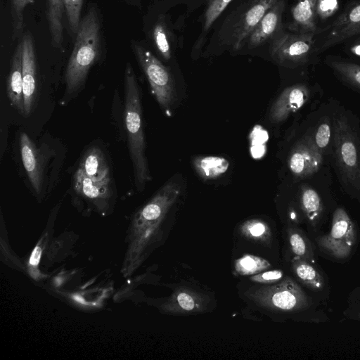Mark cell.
Returning <instances> with one entry per match:
<instances>
[{
    "mask_svg": "<svg viewBox=\"0 0 360 360\" xmlns=\"http://www.w3.org/2000/svg\"><path fill=\"white\" fill-rule=\"evenodd\" d=\"M293 192L288 204V224H304L311 238L330 221L333 211L338 204L333 191L332 168L301 179H292Z\"/></svg>",
    "mask_w": 360,
    "mask_h": 360,
    "instance_id": "1",
    "label": "cell"
},
{
    "mask_svg": "<svg viewBox=\"0 0 360 360\" xmlns=\"http://www.w3.org/2000/svg\"><path fill=\"white\" fill-rule=\"evenodd\" d=\"M177 178L167 181L131 219L126 236V250L121 273L129 277L141 266L154 241L156 229L179 196L181 187Z\"/></svg>",
    "mask_w": 360,
    "mask_h": 360,
    "instance_id": "2",
    "label": "cell"
},
{
    "mask_svg": "<svg viewBox=\"0 0 360 360\" xmlns=\"http://www.w3.org/2000/svg\"><path fill=\"white\" fill-rule=\"evenodd\" d=\"M330 167L342 192L360 204V120L340 101L334 112Z\"/></svg>",
    "mask_w": 360,
    "mask_h": 360,
    "instance_id": "3",
    "label": "cell"
},
{
    "mask_svg": "<svg viewBox=\"0 0 360 360\" xmlns=\"http://www.w3.org/2000/svg\"><path fill=\"white\" fill-rule=\"evenodd\" d=\"M124 118L134 184L137 190L142 191L151 180V176L146 155L141 92L129 63H127L124 71Z\"/></svg>",
    "mask_w": 360,
    "mask_h": 360,
    "instance_id": "4",
    "label": "cell"
},
{
    "mask_svg": "<svg viewBox=\"0 0 360 360\" xmlns=\"http://www.w3.org/2000/svg\"><path fill=\"white\" fill-rule=\"evenodd\" d=\"M101 27L97 12L91 8L82 20L65 72V94L76 92L97 60L101 48Z\"/></svg>",
    "mask_w": 360,
    "mask_h": 360,
    "instance_id": "5",
    "label": "cell"
},
{
    "mask_svg": "<svg viewBox=\"0 0 360 360\" xmlns=\"http://www.w3.org/2000/svg\"><path fill=\"white\" fill-rule=\"evenodd\" d=\"M311 238L319 255L325 259L343 264L356 253L360 242V231L345 207L338 204L331 214L328 231H321Z\"/></svg>",
    "mask_w": 360,
    "mask_h": 360,
    "instance_id": "6",
    "label": "cell"
},
{
    "mask_svg": "<svg viewBox=\"0 0 360 360\" xmlns=\"http://www.w3.org/2000/svg\"><path fill=\"white\" fill-rule=\"evenodd\" d=\"M323 96V90L318 83L301 81L288 86L270 108V122L281 124L307 106L316 107L321 103Z\"/></svg>",
    "mask_w": 360,
    "mask_h": 360,
    "instance_id": "7",
    "label": "cell"
},
{
    "mask_svg": "<svg viewBox=\"0 0 360 360\" xmlns=\"http://www.w3.org/2000/svg\"><path fill=\"white\" fill-rule=\"evenodd\" d=\"M286 166L291 179L307 178L330 166L316 147L304 122L289 148Z\"/></svg>",
    "mask_w": 360,
    "mask_h": 360,
    "instance_id": "8",
    "label": "cell"
},
{
    "mask_svg": "<svg viewBox=\"0 0 360 360\" xmlns=\"http://www.w3.org/2000/svg\"><path fill=\"white\" fill-rule=\"evenodd\" d=\"M132 47L158 103L166 113L169 112L175 101L174 82L171 72L142 46L135 43Z\"/></svg>",
    "mask_w": 360,
    "mask_h": 360,
    "instance_id": "9",
    "label": "cell"
},
{
    "mask_svg": "<svg viewBox=\"0 0 360 360\" xmlns=\"http://www.w3.org/2000/svg\"><path fill=\"white\" fill-rule=\"evenodd\" d=\"M314 33H287L283 31L270 43L271 58L278 64L295 68L307 65L310 61Z\"/></svg>",
    "mask_w": 360,
    "mask_h": 360,
    "instance_id": "10",
    "label": "cell"
},
{
    "mask_svg": "<svg viewBox=\"0 0 360 360\" xmlns=\"http://www.w3.org/2000/svg\"><path fill=\"white\" fill-rule=\"evenodd\" d=\"M338 103L339 101L334 98L321 101L309 112L304 122L316 147L330 165L333 141L334 112Z\"/></svg>",
    "mask_w": 360,
    "mask_h": 360,
    "instance_id": "11",
    "label": "cell"
},
{
    "mask_svg": "<svg viewBox=\"0 0 360 360\" xmlns=\"http://www.w3.org/2000/svg\"><path fill=\"white\" fill-rule=\"evenodd\" d=\"M288 262L296 282L321 304L326 303L330 287L328 276L319 263L297 257L288 258Z\"/></svg>",
    "mask_w": 360,
    "mask_h": 360,
    "instance_id": "12",
    "label": "cell"
},
{
    "mask_svg": "<svg viewBox=\"0 0 360 360\" xmlns=\"http://www.w3.org/2000/svg\"><path fill=\"white\" fill-rule=\"evenodd\" d=\"M278 0H251L237 17L229 32L228 45L240 50L266 11Z\"/></svg>",
    "mask_w": 360,
    "mask_h": 360,
    "instance_id": "13",
    "label": "cell"
},
{
    "mask_svg": "<svg viewBox=\"0 0 360 360\" xmlns=\"http://www.w3.org/2000/svg\"><path fill=\"white\" fill-rule=\"evenodd\" d=\"M21 42L22 45L24 115L28 116L32 110L37 94V63L32 35L30 33H26Z\"/></svg>",
    "mask_w": 360,
    "mask_h": 360,
    "instance_id": "14",
    "label": "cell"
},
{
    "mask_svg": "<svg viewBox=\"0 0 360 360\" xmlns=\"http://www.w3.org/2000/svg\"><path fill=\"white\" fill-rule=\"evenodd\" d=\"M284 8V0H278L266 11L247 39L248 49L257 48L283 32Z\"/></svg>",
    "mask_w": 360,
    "mask_h": 360,
    "instance_id": "15",
    "label": "cell"
},
{
    "mask_svg": "<svg viewBox=\"0 0 360 360\" xmlns=\"http://www.w3.org/2000/svg\"><path fill=\"white\" fill-rule=\"evenodd\" d=\"M360 33V1L342 13L331 25L321 48L328 49Z\"/></svg>",
    "mask_w": 360,
    "mask_h": 360,
    "instance_id": "16",
    "label": "cell"
},
{
    "mask_svg": "<svg viewBox=\"0 0 360 360\" xmlns=\"http://www.w3.org/2000/svg\"><path fill=\"white\" fill-rule=\"evenodd\" d=\"M20 150L29 181L34 191L39 194L43 184V160L34 143L24 132H22L20 135Z\"/></svg>",
    "mask_w": 360,
    "mask_h": 360,
    "instance_id": "17",
    "label": "cell"
},
{
    "mask_svg": "<svg viewBox=\"0 0 360 360\" xmlns=\"http://www.w3.org/2000/svg\"><path fill=\"white\" fill-rule=\"evenodd\" d=\"M22 60V45L20 41L17 46L12 58L6 92L11 105L24 115Z\"/></svg>",
    "mask_w": 360,
    "mask_h": 360,
    "instance_id": "18",
    "label": "cell"
},
{
    "mask_svg": "<svg viewBox=\"0 0 360 360\" xmlns=\"http://www.w3.org/2000/svg\"><path fill=\"white\" fill-rule=\"evenodd\" d=\"M288 258L297 257L318 262V253L314 243L299 226L288 224L286 229Z\"/></svg>",
    "mask_w": 360,
    "mask_h": 360,
    "instance_id": "19",
    "label": "cell"
},
{
    "mask_svg": "<svg viewBox=\"0 0 360 360\" xmlns=\"http://www.w3.org/2000/svg\"><path fill=\"white\" fill-rule=\"evenodd\" d=\"M75 190L98 206L111 196L110 181H95L78 167L74 175Z\"/></svg>",
    "mask_w": 360,
    "mask_h": 360,
    "instance_id": "20",
    "label": "cell"
},
{
    "mask_svg": "<svg viewBox=\"0 0 360 360\" xmlns=\"http://www.w3.org/2000/svg\"><path fill=\"white\" fill-rule=\"evenodd\" d=\"M317 0H295L291 9L290 29L299 33H315Z\"/></svg>",
    "mask_w": 360,
    "mask_h": 360,
    "instance_id": "21",
    "label": "cell"
},
{
    "mask_svg": "<svg viewBox=\"0 0 360 360\" xmlns=\"http://www.w3.org/2000/svg\"><path fill=\"white\" fill-rule=\"evenodd\" d=\"M79 167L95 181H110L108 162L98 148H92L86 151Z\"/></svg>",
    "mask_w": 360,
    "mask_h": 360,
    "instance_id": "22",
    "label": "cell"
},
{
    "mask_svg": "<svg viewBox=\"0 0 360 360\" xmlns=\"http://www.w3.org/2000/svg\"><path fill=\"white\" fill-rule=\"evenodd\" d=\"M326 63L344 85L360 95V64L338 58L328 59Z\"/></svg>",
    "mask_w": 360,
    "mask_h": 360,
    "instance_id": "23",
    "label": "cell"
},
{
    "mask_svg": "<svg viewBox=\"0 0 360 360\" xmlns=\"http://www.w3.org/2000/svg\"><path fill=\"white\" fill-rule=\"evenodd\" d=\"M193 165L198 176L206 181L219 178L229 168V161L221 156H198Z\"/></svg>",
    "mask_w": 360,
    "mask_h": 360,
    "instance_id": "24",
    "label": "cell"
},
{
    "mask_svg": "<svg viewBox=\"0 0 360 360\" xmlns=\"http://www.w3.org/2000/svg\"><path fill=\"white\" fill-rule=\"evenodd\" d=\"M63 0H46V17L51 43L54 47L60 48L63 40Z\"/></svg>",
    "mask_w": 360,
    "mask_h": 360,
    "instance_id": "25",
    "label": "cell"
},
{
    "mask_svg": "<svg viewBox=\"0 0 360 360\" xmlns=\"http://www.w3.org/2000/svg\"><path fill=\"white\" fill-rule=\"evenodd\" d=\"M152 37L159 53L165 60H169L172 54V44L169 31L164 15H160L153 26Z\"/></svg>",
    "mask_w": 360,
    "mask_h": 360,
    "instance_id": "26",
    "label": "cell"
},
{
    "mask_svg": "<svg viewBox=\"0 0 360 360\" xmlns=\"http://www.w3.org/2000/svg\"><path fill=\"white\" fill-rule=\"evenodd\" d=\"M232 0H206L202 33L206 34Z\"/></svg>",
    "mask_w": 360,
    "mask_h": 360,
    "instance_id": "27",
    "label": "cell"
},
{
    "mask_svg": "<svg viewBox=\"0 0 360 360\" xmlns=\"http://www.w3.org/2000/svg\"><path fill=\"white\" fill-rule=\"evenodd\" d=\"M34 0H11V15L13 19V37H19L23 30L24 10Z\"/></svg>",
    "mask_w": 360,
    "mask_h": 360,
    "instance_id": "28",
    "label": "cell"
},
{
    "mask_svg": "<svg viewBox=\"0 0 360 360\" xmlns=\"http://www.w3.org/2000/svg\"><path fill=\"white\" fill-rule=\"evenodd\" d=\"M83 0H63L64 11H65L69 26L72 32L77 34L80 25V15Z\"/></svg>",
    "mask_w": 360,
    "mask_h": 360,
    "instance_id": "29",
    "label": "cell"
},
{
    "mask_svg": "<svg viewBox=\"0 0 360 360\" xmlns=\"http://www.w3.org/2000/svg\"><path fill=\"white\" fill-rule=\"evenodd\" d=\"M343 316L347 319L360 321V286L354 288L349 292Z\"/></svg>",
    "mask_w": 360,
    "mask_h": 360,
    "instance_id": "30",
    "label": "cell"
},
{
    "mask_svg": "<svg viewBox=\"0 0 360 360\" xmlns=\"http://www.w3.org/2000/svg\"><path fill=\"white\" fill-rule=\"evenodd\" d=\"M266 262L258 257L247 255L239 259L236 264L237 270L243 274H252L265 268Z\"/></svg>",
    "mask_w": 360,
    "mask_h": 360,
    "instance_id": "31",
    "label": "cell"
},
{
    "mask_svg": "<svg viewBox=\"0 0 360 360\" xmlns=\"http://www.w3.org/2000/svg\"><path fill=\"white\" fill-rule=\"evenodd\" d=\"M339 8L338 0H317L316 15L325 20L334 15Z\"/></svg>",
    "mask_w": 360,
    "mask_h": 360,
    "instance_id": "32",
    "label": "cell"
},
{
    "mask_svg": "<svg viewBox=\"0 0 360 360\" xmlns=\"http://www.w3.org/2000/svg\"><path fill=\"white\" fill-rule=\"evenodd\" d=\"M284 278L283 273L281 270L266 271L252 278L255 281L263 283L277 282L283 280Z\"/></svg>",
    "mask_w": 360,
    "mask_h": 360,
    "instance_id": "33",
    "label": "cell"
},
{
    "mask_svg": "<svg viewBox=\"0 0 360 360\" xmlns=\"http://www.w3.org/2000/svg\"><path fill=\"white\" fill-rule=\"evenodd\" d=\"M176 300L180 307L184 310L190 311L195 308V300L188 293L180 292L177 295Z\"/></svg>",
    "mask_w": 360,
    "mask_h": 360,
    "instance_id": "34",
    "label": "cell"
},
{
    "mask_svg": "<svg viewBox=\"0 0 360 360\" xmlns=\"http://www.w3.org/2000/svg\"><path fill=\"white\" fill-rule=\"evenodd\" d=\"M248 233L254 237H259L266 231L265 225L258 221H253L247 226Z\"/></svg>",
    "mask_w": 360,
    "mask_h": 360,
    "instance_id": "35",
    "label": "cell"
},
{
    "mask_svg": "<svg viewBox=\"0 0 360 360\" xmlns=\"http://www.w3.org/2000/svg\"><path fill=\"white\" fill-rule=\"evenodd\" d=\"M41 254V246L39 243L34 248L29 260V265L34 268L37 266L40 260V256Z\"/></svg>",
    "mask_w": 360,
    "mask_h": 360,
    "instance_id": "36",
    "label": "cell"
},
{
    "mask_svg": "<svg viewBox=\"0 0 360 360\" xmlns=\"http://www.w3.org/2000/svg\"><path fill=\"white\" fill-rule=\"evenodd\" d=\"M349 52L354 56L360 58V43L354 44L349 49Z\"/></svg>",
    "mask_w": 360,
    "mask_h": 360,
    "instance_id": "37",
    "label": "cell"
}]
</instances>
